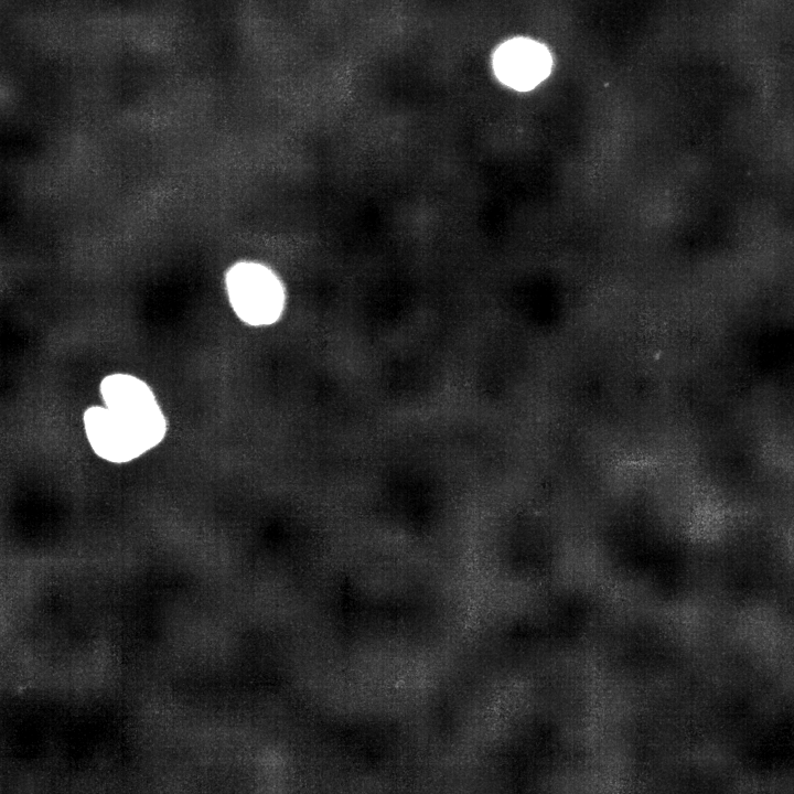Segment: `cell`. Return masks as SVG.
<instances>
[{"mask_svg": "<svg viewBox=\"0 0 794 794\" xmlns=\"http://www.w3.org/2000/svg\"><path fill=\"white\" fill-rule=\"evenodd\" d=\"M226 286L230 303L243 321L265 325L280 316L283 288L267 267L254 262L237 264L229 269Z\"/></svg>", "mask_w": 794, "mask_h": 794, "instance_id": "1", "label": "cell"}, {"mask_svg": "<svg viewBox=\"0 0 794 794\" xmlns=\"http://www.w3.org/2000/svg\"><path fill=\"white\" fill-rule=\"evenodd\" d=\"M493 68L505 85L517 90H529L548 76L551 56L543 44L516 37L495 51Z\"/></svg>", "mask_w": 794, "mask_h": 794, "instance_id": "2", "label": "cell"}, {"mask_svg": "<svg viewBox=\"0 0 794 794\" xmlns=\"http://www.w3.org/2000/svg\"><path fill=\"white\" fill-rule=\"evenodd\" d=\"M84 426L92 448L103 459L121 463L147 451L135 431L107 407L88 408Z\"/></svg>", "mask_w": 794, "mask_h": 794, "instance_id": "3", "label": "cell"}, {"mask_svg": "<svg viewBox=\"0 0 794 794\" xmlns=\"http://www.w3.org/2000/svg\"><path fill=\"white\" fill-rule=\"evenodd\" d=\"M100 393L106 407L124 414H143L159 405L150 387L131 375L112 374L100 384Z\"/></svg>", "mask_w": 794, "mask_h": 794, "instance_id": "4", "label": "cell"}]
</instances>
